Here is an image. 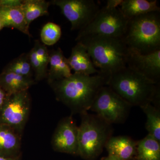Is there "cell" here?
<instances>
[{
	"mask_svg": "<svg viewBox=\"0 0 160 160\" xmlns=\"http://www.w3.org/2000/svg\"><path fill=\"white\" fill-rule=\"evenodd\" d=\"M109 75L100 71L92 75L72 73L69 77L49 84L58 101L72 113L81 115L90 110L100 89L107 86Z\"/></svg>",
	"mask_w": 160,
	"mask_h": 160,
	"instance_id": "cell-1",
	"label": "cell"
},
{
	"mask_svg": "<svg viewBox=\"0 0 160 160\" xmlns=\"http://www.w3.org/2000/svg\"><path fill=\"white\" fill-rule=\"evenodd\" d=\"M107 86L132 106L160 105V83L157 84L127 66L110 74Z\"/></svg>",
	"mask_w": 160,
	"mask_h": 160,
	"instance_id": "cell-2",
	"label": "cell"
},
{
	"mask_svg": "<svg viewBox=\"0 0 160 160\" xmlns=\"http://www.w3.org/2000/svg\"><path fill=\"white\" fill-rule=\"evenodd\" d=\"M95 67L101 72L111 74L126 66L129 49L122 38L93 35L82 38Z\"/></svg>",
	"mask_w": 160,
	"mask_h": 160,
	"instance_id": "cell-3",
	"label": "cell"
},
{
	"mask_svg": "<svg viewBox=\"0 0 160 160\" xmlns=\"http://www.w3.org/2000/svg\"><path fill=\"white\" fill-rule=\"evenodd\" d=\"M160 16L155 12L129 19L122 38L127 48L142 54L159 50Z\"/></svg>",
	"mask_w": 160,
	"mask_h": 160,
	"instance_id": "cell-4",
	"label": "cell"
},
{
	"mask_svg": "<svg viewBox=\"0 0 160 160\" xmlns=\"http://www.w3.org/2000/svg\"><path fill=\"white\" fill-rule=\"evenodd\" d=\"M81 115L78 155L84 159L94 160L102 152L112 136L113 129L111 124L97 114L86 112Z\"/></svg>",
	"mask_w": 160,
	"mask_h": 160,
	"instance_id": "cell-5",
	"label": "cell"
},
{
	"mask_svg": "<svg viewBox=\"0 0 160 160\" xmlns=\"http://www.w3.org/2000/svg\"><path fill=\"white\" fill-rule=\"evenodd\" d=\"M128 21L119 7L111 9L104 6L100 9L88 25L78 32L76 41L85 37L93 35L122 38Z\"/></svg>",
	"mask_w": 160,
	"mask_h": 160,
	"instance_id": "cell-6",
	"label": "cell"
},
{
	"mask_svg": "<svg viewBox=\"0 0 160 160\" xmlns=\"http://www.w3.org/2000/svg\"><path fill=\"white\" fill-rule=\"evenodd\" d=\"M131 107L109 86H105L98 92L90 110L112 125L125 122Z\"/></svg>",
	"mask_w": 160,
	"mask_h": 160,
	"instance_id": "cell-7",
	"label": "cell"
},
{
	"mask_svg": "<svg viewBox=\"0 0 160 160\" xmlns=\"http://www.w3.org/2000/svg\"><path fill=\"white\" fill-rule=\"evenodd\" d=\"M31 99L29 90L8 95L0 109V124L22 133L29 117Z\"/></svg>",
	"mask_w": 160,
	"mask_h": 160,
	"instance_id": "cell-8",
	"label": "cell"
},
{
	"mask_svg": "<svg viewBox=\"0 0 160 160\" xmlns=\"http://www.w3.org/2000/svg\"><path fill=\"white\" fill-rule=\"evenodd\" d=\"M50 3L60 8L71 23L72 31L85 28L100 9L94 0H53Z\"/></svg>",
	"mask_w": 160,
	"mask_h": 160,
	"instance_id": "cell-9",
	"label": "cell"
},
{
	"mask_svg": "<svg viewBox=\"0 0 160 160\" xmlns=\"http://www.w3.org/2000/svg\"><path fill=\"white\" fill-rule=\"evenodd\" d=\"M78 126L72 117H67L58 124L52 140V145L58 152L78 155Z\"/></svg>",
	"mask_w": 160,
	"mask_h": 160,
	"instance_id": "cell-10",
	"label": "cell"
},
{
	"mask_svg": "<svg viewBox=\"0 0 160 160\" xmlns=\"http://www.w3.org/2000/svg\"><path fill=\"white\" fill-rule=\"evenodd\" d=\"M126 66L152 82L160 83V49L142 54L129 49Z\"/></svg>",
	"mask_w": 160,
	"mask_h": 160,
	"instance_id": "cell-11",
	"label": "cell"
},
{
	"mask_svg": "<svg viewBox=\"0 0 160 160\" xmlns=\"http://www.w3.org/2000/svg\"><path fill=\"white\" fill-rule=\"evenodd\" d=\"M67 60L73 73L92 75L100 72L95 67L86 47L80 42H77L72 47Z\"/></svg>",
	"mask_w": 160,
	"mask_h": 160,
	"instance_id": "cell-12",
	"label": "cell"
},
{
	"mask_svg": "<svg viewBox=\"0 0 160 160\" xmlns=\"http://www.w3.org/2000/svg\"><path fill=\"white\" fill-rule=\"evenodd\" d=\"M138 142L126 136H112L106 143L105 148L109 155L123 160L136 159Z\"/></svg>",
	"mask_w": 160,
	"mask_h": 160,
	"instance_id": "cell-13",
	"label": "cell"
},
{
	"mask_svg": "<svg viewBox=\"0 0 160 160\" xmlns=\"http://www.w3.org/2000/svg\"><path fill=\"white\" fill-rule=\"evenodd\" d=\"M28 53L34 81L39 82L46 78L49 62V52L47 46L36 40L34 46Z\"/></svg>",
	"mask_w": 160,
	"mask_h": 160,
	"instance_id": "cell-14",
	"label": "cell"
},
{
	"mask_svg": "<svg viewBox=\"0 0 160 160\" xmlns=\"http://www.w3.org/2000/svg\"><path fill=\"white\" fill-rule=\"evenodd\" d=\"M21 134L10 126L0 124V155L10 158L21 155Z\"/></svg>",
	"mask_w": 160,
	"mask_h": 160,
	"instance_id": "cell-15",
	"label": "cell"
},
{
	"mask_svg": "<svg viewBox=\"0 0 160 160\" xmlns=\"http://www.w3.org/2000/svg\"><path fill=\"white\" fill-rule=\"evenodd\" d=\"M49 69L47 72L49 84L71 75L72 70L62 50L60 48L49 52Z\"/></svg>",
	"mask_w": 160,
	"mask_h": 160,
	"instance_id": "cell-16",
	"label": "cell"
},
{
	"mask_svg": "<svg viewBox=\"0 0 160 160\" xmlns=\"http://www.w3.org/2000/svg\"><path fill=\"white\" fill-rule=\"evenodd\" d=\"M0 19L4 28H14L31 38L29 27L26 23L21 7H0Z\"/></svg>",
	"mask_w": 160,
	"mask_h": 160,
	"instance_id": "cell-17",
	"label": "cell"
},
{
	"mask_svg": "<svg viewBox=\"0 0 160 160\" xmlns=\"http://www.w3.org/2000/svg\"><path fill=\"white\" fill-rule=\"evenodd\" d=\"M35 83L34 79L3 71L0 74V86L8 95L29 90Z\"/></svg>",
	"mask_w": 160,
	"mask_h": 160,
	"instance_id": "cell-18",
	"label": "cell"
},
{
	"mask_svg": "<svg viewBox=\"0 0 160 160\" xmlns=\"http://www.w3.org/2000/svg\"><path fill=\"white\" fill-rule=\"evenodd\" d=\"M119 9L128 19L149 12H160L156 0H123Z\"/></svg>",
	"mask_w": 160,
	"mask_h": 160,
	"instance_id": "cell-19",
	"label": "cell"
},
{
	"mask_svg": "<svg viewBox=\"0 0 160 160\" xmlns=\"http://www.w3.org/2000/svg\"><path fill=\"white\" fill-rule=\"evenodd\" d=\"M50 2L45 0H25L22 1L21 8L24 14L27 25L40 17L49 14Z\"/></svg>",
	"mask_w": 160,
	"mask_h": 160,
	"instance_id": "cell-20",
	"label": "cell"
},
{
	"mask_svg": "<svg viewBox=\"0 0 160 160\" xmlns=\"http://www.w3.org/2000/svg\"><path fill=\"white\" fill-rule=\"evenodd\" d=\"M136 159L160 160V142L149 134L138 141Z\"/></svg>",
	"mask_w": 160,
	"mask_h": 160,
	"instance_id": "cell-21",
	"label": "cell"
},
{
	"mask_svg": "<svg viewBox=\"0 0 160 160\" xmlns=\"http://www.w3.org/2000/svg\"><path fill=\"white\" fill-rule=\"evenodd\" d=\"M141 108L146 114V128L148 134L160 142V107L148 104Z\"/></svg>",
	"mask_w": 160,
	"mask_h": 160,
	"instance_id": "cell-22",
	"label": "cell"
},
{
	"mask_svg": "<svg viewBox=\"0 0 160 160\" xmlns=\"http://www.w3.org/2000/svg\"><path fill=\"white\" fill-rule=\"evenodd\" d=\"M3 71L10 72L30 78H33L34 76L28 53L20 55L19 56L10 62Z\"/></svg>",
	"mask_w": 160,
	"mask_h": 160,
	"instance_id": "cell-23",
	"label": "cell"
},
{
	"mask_svg": "<svg viewBox=\"0 0 160 160\" xmlns=\"http://www.w3.org/2000/svg\"><path fill=\"white\" fill-rule=\"evenodd\" d=\"M62 35L61 27L56 23L49 22L41 30V42L45 46H53L58 42Z\"/></svg>",
	"mask_w": 160,
	"mask_h": 160,
	"instance_id": "cell-24",
	"label": "cell"
},
{
	"mask_svg": "<svg viewBox=\"0 0 160 160\" xmlns=\"http://www.w3.org/2000/svg\"><path fill=\"white\" fill-rule=\"evenodd\" d=\"M22 2V0H0V7H21Z\"/></svg>",
	"mask_w": 160,
	"mask_h": 160,
	"instance_id": "cell-25",
	"label": "cell"
},
{
	"mask_svg": "<svg viewBox=\"0 0 160 160\" xmlns=\"http://www.w3.org/2000/svg\"><path fill=\"white\" fill-rule=\"evenodd\" d=\"M122 1L123 0H108L105 6L111 9L119 8Z\"/></svg>",
	"mask_w": 160,
	"mask_h": 160,
	"instance_id": "cell-26",
	"label": "cell"
},
{
	"mask_svg": "<svg viewBox=\"0 0 160 160\" xmlns=\"http://www.w3.org/2000/svg\"><path fill=\"white\" fill-rule=\"evenodd\" d=\"M8 94L0 86V109L6 101Z\"/></svg>",
	"mask_w": 160,
	"mask_h": 160,
	"instance_id": "cell-27",
	"label": "cell"
},
{
	"mask_svg": "<svg viewBox=\"0 0 160 160\" xmlns=\"http://www.w3.org/2000/svg\"><path fill=\"white\" fill-rule=\"evenodd\" d=\"M0 160H21V155L16 157H6L0 155Z\"/></svg>",
	"mask_w": 160,
	"mask_h": 160,
	"instance_id": "cell-28",
	"label": "cell"
},
{
	"mask_svg": "<svg viewBox=\"0 0 160 160\" xmlns=\"http://www.w3.org/2000/svg\"><path fill=\"white\" fill-rule=\"evenodd\" d=\"M102 160H123L119 158L113 156L109 155L106 157H104L102 158Z\"/></svg>",
	"mask_w": 160,
	"mask_h": 160,
	"instance_id": "cell-29",
	"label": "cell"
},
{
	"mask_svg": "<svg viewBox=\"0 0 160 160\" xmlns=\"http://www.w3.org/2000/svg\"><path fill=\"white\" fill-rule=\"evenodd\" d=\"M3 28H4V27H3L2 23V21L0 19V31L2 30Z\"/></svg>",
	"mask_w": 160,
	"mask_h": 160,
	"instance_id": "cell-30",
	"label": "cell"
}]
</instances>
